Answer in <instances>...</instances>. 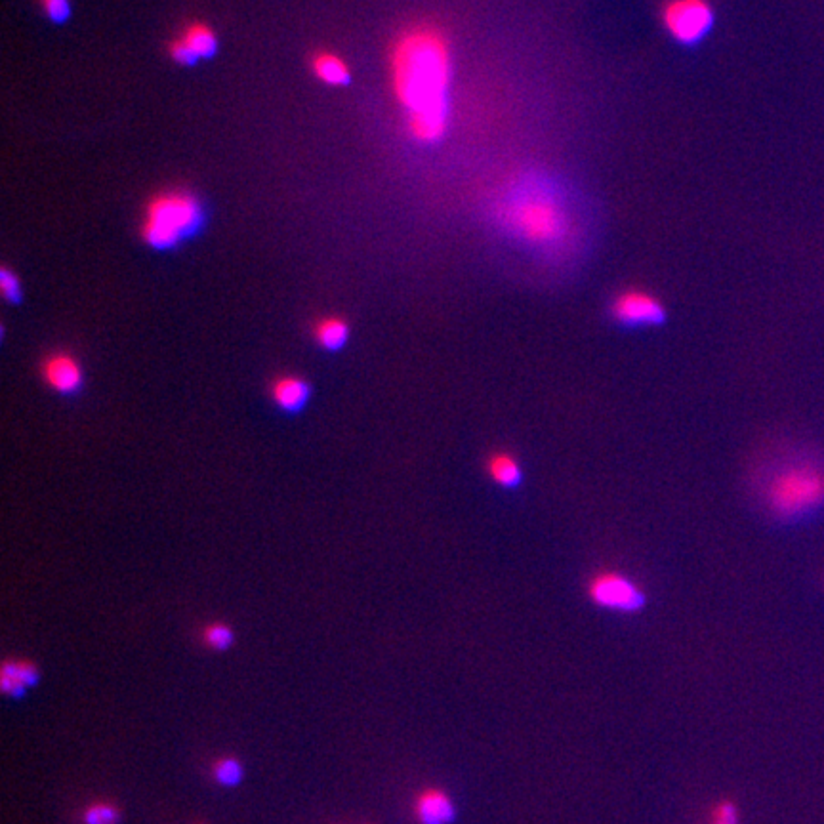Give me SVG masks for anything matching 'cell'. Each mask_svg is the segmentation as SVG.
<instances>
[{
	"label": "cell",
	"instance_id": "5b68a950",
	"mask_svg": "<svg viewBox=\"0 0 824 824\" xmlns=\"http://www.w3.org/2000/svg\"><path fill=\"white\" fill-rule=\"evenodd\" d=\"M588 598L601 609L634 615L645 609L647 594L638 582L618 571H603L588 582Z\"/></svg>",
	"mask_w": 824,
	"mask_h": 824
},
{
	"label": "cell",
	"instance_id": "3957f363",
	"mask_svg": "<svg viewBox=\"0 0 824 824\" xmlns=\"http://www.w3.org/2000/svg\"><path fill=\"white\" fill-rule=\"evenodd\" d=\"M763 506L779 521H798L824 506V468L798 460L769 475L763 485Z\"/></svg>",
	"mask_w": 824,
	"mask_h": 824
},
{
	"label": "cell",
	"instance_id": "d6986e66",
	"mask_svg": "<svg viewBox=\"0 0 824 824\" xmlns=\"http://www.w3.org/2000/svg\"><path fill=\"white\" fill-rule=\"evenodd\" d=\"M739 807L733 800H721L710 813V824H739Z\"/></svg>",
	"mask_w": 824,
	"mask_h": 824
},
{
	"label": "cell",
	"instance_id": "e0dca14e",
	"mask_svg": "<svg viewBox=\"0 0 824 824\" xmlns=\"http://www.w3.org/2000/svg\"><path fill=\"white\" fill-rule=\"evenodd\" d=\"M121 821V811L109 802H96L84 809L83 824H117Z\"/></svg>",
	"mask_w": 824,
	"mask_h": 824
},
{
	"label": "cell",
	"instance_id": "277c9868",
	"mask_svg": "<svg viewBox=\"0 0 824 824\" xmlns=\"http://www.w3.org/2000/svg\"><path fill=\"white\" fill-rule=\"evenodd\" d=\"M201 222V205L186 191H166L149 201L142 222V237L149 247L178 245Z\"/></svg>",
	"mask_w": 824,
	"mask_h": 824
},
{
	"label": "cell",
	"instance_id": "30bf717a",
	"mask_svg": "<svg viewBox=\"0 0 824 824\" xmlns=\"http://www.w3.org/2000/svg\"><path fill=\"white\" fill-rule=\"evenodd\" d=\"M485 472L496 487L506 489V491H514L525 481V472H523L521 462L517 460V456L508 451H496V453L489 454L485 462Z\"/></svg>",
	"mask_w": 824,
	"mask_h": 824
},
{
	"label": "cell",
	"instance_id": "ba28073f",
	"mask_svg": "<svg viewBox=\"0 0 824 824\" xmlns=\"http://www.w3.org/2000/svg\"><path fill=\"white\" fill-rule=\"evenodd\" d=\"M44 382L58 393H73L83 382V369L69 353H52L42 363Z\"/></svg>",
	"mask_w": 824,
	"mask_h": 824
},
{
	"label": "cell",
	"instance_id": "44dd1931",
	"mask_svg": "<svg viewBox=\"0 0 824 824\" xmlns=\"http://www.w3.org/2000/svg\"><path fill=\"white\" fill-rule=\"evenodd\" d=\"M44 14L54 21H63L69 16V0H41Z\"/></svg>",
	"mask_w": 824,
	"mask_h": 824
},
{
	"label": "cell",
	"instance_id": "8992f818",
	"mask_svg": "<svg viewBox=\"0 0 824 824\" xmlns=\"http://www.w3.org/2000/svg\"><path fill=\"white\" fill-rule=\"evenodd\" d=\"M660 20L674 41L695 44L712 29L714 8L708 0H666Z\"/></svg>",
	"mask_w": 824,
	"mask_h": 824
},
{
	"label": "cell",
	"instance_id": "6da1fadb",
	"mask_svg": "<svg viewBox=\"0 0 824 824\" xmlns=\"http://www.w3.org/2000/svg\"><path fill=\"white\" fill-rule=\"evenodd\" d=\"M453 44L433 23L403 29L390 50V81L416 142H439L451 119Z\"/></svg>",
	"mask_w": 824,
	"mask_h": 824
},
{
	"label": "cell",
	"instance_id": "7a4b0ae2",
	"mask_svg": "<svg viewBox=\"0 0 824 824\" xmlns=\"http://www.w3.org/2000/svg\"><path fill=\"white\" fill-rule=\"evenodd\" d=\"M491 218L508 239L546 254L567 247L575 229L565 199L533 176L504 187L491 205Z\"/></svg>",
	"mask_w": 824,
	"mask_h": 824
},
{
	"label": "cell",
	"instance_id": "8fae6325",
	"mask_svg": "<svg viewBox=\"0 0 824 824\" xmlns=\"http://www.w3.org/2000/svg\"><path fill=\"white\" fill-rule=\"evenodd\" d=\"M39 681V670L29 660H4L2 664V691L14 699Z\"/></svg>",
	"mask_w": 824,
	"mask_h": 824
},
{
	"label": "cell",
	"instance_id": "ffe728a7",
	"mask_svg": "<svg viewBox=\"0 0 824 824\" xmlns=\"http://www.w3.org/2000/svg\"><path fill=\"white\" fill-rule=\"evenodd\" d=\"M0 290L8 302H16L20 298V279L16 273L4 268L0 271Z\"/></svg>",
	"mask_w": 824,
	"mask_h": 824
},
{
	"label": "cell",
	"instance_id": "52a82bcc",
	"mask_svg": "<svg viewBox=\"0 0 824 824\" xmlns=\"http://www.w3.org/2000/svg\"><path fill=\"white\" fill-rule=\"evenodd\" d=\"M609 315L626 329H653L668 321V311L659 296L641 289L618 292L609 306Z\"/></svg>",
	"mask_w": 824,
	"mask_h": 824
},
{
	"label": "cell",
	"instance_id": "ac0fdd59",
	"mask_svg": "<svg viewBox=\"0 0 824 824\" xmlns=\"http://www.w3.org/2000/svg\"><path fill=\"white\" fill-rule=\"evenodd\" d=\"M203 639H205V643L210 649L226 651L233 645V630L226 624H222V622L208 624L205 632H203Z\"/></svg>",
	"mask_w": 824,
	"mask_h": 824
},
{
	"label": "cell",
	"instance_id": "9a60e30c",
	"mask_svg": "<svg viewBox=\"0 0 824 824\" xmlns=\"http://www.w3.org/2000/svg\"><path fill=\"white\" fill-rule=\"evenodd\" d=\"M348 325L344 319L340 317H327L317 321L315 325V340L319 342V346H323L325 350H338L344 346V342L348 340Z\"/></svg>",
	"mask_w": 824,
	"mask_h": 824
},
{
	"label": "cell",
	"instance_id": "4fadbf2b",
	"mask_svg": "<svg viewBox=\"0 0 824 824\" xmlns=\"http://www.w3.org/2000/svg\"><path fill=\"white\" fill-rule=\"evenodd\" d=\"M313 73L319 81L330 86H342L350 83V67L340 56L332 52H321L313 58Z\"/></svg>",
	"mask_w": 824,
	"mask_h": 824
},
{
	"label": "cell",
	"instance_id": "7c38bea8",
	"mask_svg": "<svg viewBox=\"0 0 824 824\" xmlns=\"http://www.w3.org/2000/svg\"><path fill=\"white\" fill-rule=\"evenodd\" d=\"M309 386L298 376H281L271 386V397L283 411H298L308 401Z\"/></svg>",
	"mask_w": 824,
	"mask_h": 824
},
{
	"label": "cell",
	"instance_id": "7402d4cb",
	"mask_svg": "<svg viewBox=\"0 0 824 824\" xmlns=\"http://www.w3.org/2000/svg\"><path fill=\"white\" fill-rule=\"evenodd\" d=\"M170 56H172V60H174V62L178 63L195 62V58L191 56V52L187 50V46L184 42H182V39H178V41H174L170 44Z\"/></svg>",
	"mask_w": 824,
	"mask_h": 824
},
{
	"label": "cell",
	"instance_id": "5bb4252c",
	"mask_svg": "<svg viewBox=\"0 0 824 824\" xmlns=\"http://www.w3.org/2000/svg\"><path fill=\"white\" fill-rule=\"evenodd\" d=\"M180 39L186 44L187 50L191 52V56L195 60L212 56L214 50H216V44H218L214 31L205 23L189 25Z\"/></svg>",
	"mask_w": 824,
	"mask_h": 824
},
{
	"label": "cell",
	"instance_id": "2e32d148",
	"mask_svg": "<svg viewBox=\"0 0 824 824\" xmlns=\"http://www.w3.org/2000/svg\"><path fill=\"white\" fill-rule=\"evenodd\" d=\"M243 773H245L243 765L237 758H222L212 767V775L216 783L222 786H237L243 781Z\"/></svg>",
	"mask_w": 824,
	"mask_h": 824
},
{
	"label": "cell",
	"instance_id": "9c48e42d",
	"mask_svg": "<svg viewBox=\"0 0 824 824\" xmlns=\"http://www.w3.org/2000/svg\"><path fill=\"white\" fill-rule=\"evenodd\" d=\"M414 819L418 824H453L456 805L453 798L441 788H426L414 802Z\"/></svg>",
	"mask_w": 824,
	"mask_h": 824
}]
</instances>
